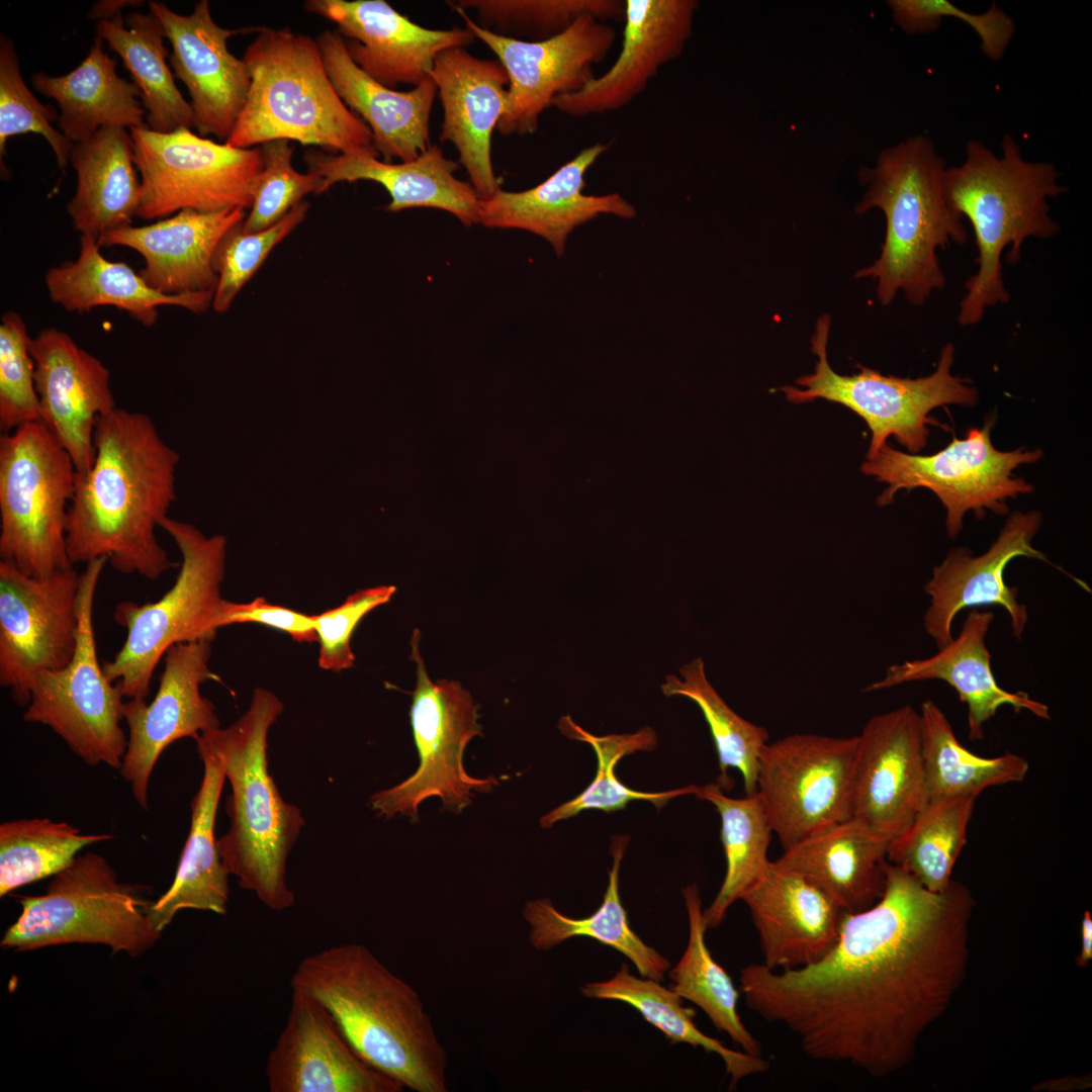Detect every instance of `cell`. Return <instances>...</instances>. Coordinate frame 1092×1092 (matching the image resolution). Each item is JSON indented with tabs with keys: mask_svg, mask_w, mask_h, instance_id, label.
Instances as JSON below:
<instances>
[{
	"mask_svg": "<svg viewBox=\"0 0 1092 1092\" xmlns=\"http://www.w3.org/2000/svg\"><path fill=\"white\" fill-rule=\"evenodd\" d=\"M974 906L962 883L931 892L889 861L882 897L845 914L823 959L790 970L745 966L740 990L808 1058L893 1074L912 1061L966 977Z\"/></svg>",
	"mask_w": 1092,
	"mask_h": 1092,
	"instance_id": "1",
	"label": "cell"
},
{
	"mask_svg": "<svg viewBox=\"0 0 1092 1092\" xmlns=\"http://www.w3.org/2000/svg\"><path fill=\"white\" fill-rule=\"evenodd\" d=\"M93 443L91 468L76 474L69 506V558H105L120 573L157 580L174 566L156 528L176 499L179 454L148 415L117 407L97 419Z\"/></svg>",
	"mask_w": 1092,
	"mask_h": 1092,
	"instance_id": "2",
	"label": "cell"
},
{
	"mask_svg": "<svg viewBox=\"0 0 1092 1092\" xmlns=\"http://www.w3.org/2000/svg\"><path fill=\"white\" fill-rule=\"evenodd\" d=\"M291 987L330 1011L356 1053L416 1092H446L447 1053L417 991L365 945L343 943L304 958Z\"/></svg>",
	"mask_w": 1092,
	"mask_h": 1092,
	"instance_id": "3",
	"label": "cell"
},
{
	"mask_svg": "<svg viewBox=\"0 0 1092 1092\" xmlns=\"http://www.w3.org/2000/svg\"><path fill=\"white\" fill-rule=\"evenodd\" d=\"M946 168L933 142L914 135L884 149L874 167H862L858 173L866 191L855 212L881 209L886 235L880 257L855 277L877 281L883 305L900 290L909 302L921 305L934 290L943 289L945 276L936 251L968 240L963 216L944 193Z\"/></svg>",
	"mask_w": 1092,
	"mask_h": 1092,
	"instance_id": "4",
	"label": "cell"
},
{
	"mask_svg": "<svg viewBox=\"0 0 1092 1092\" xmlns=\"http://www.w3.org/2000/svg\"><path fill=\"white\" fill-rule=\"evenodd\" d=\"M282 710L276 695L257 688L236 722L200 734L219 757L232 790L230 828L217 840L221 859L242 888L275 911L294 903L286 861L305 824L299 808L283 800L268 768V733Z\"/></svg>",
	"mask_w": 1092,
	"mask_h": 1092,
	"instance_id": "5",
	"label": "cell"
},
{
	"mask_svg": "<svg viewBox=\"0 0 1092 1092\" xmlns=\"http://www.w3.org/2000/svg\"><path fill=\"white\" fill-rule=\"evenodd\" d=\"M1001 148L998 157L982 143L970 141L964 163L944 172L946 199L971 222L978 248L979 268L966 281L960 303L962 326L978 324L988 306L1009 301L1001 264L1007 246L1006 260L1014 265L1027 238L1049 239L1059 232L1046 198L1065 192L1058 184L1060 172L1051 163L1025 161L1010 134L1004 135Z\"/></svg>",
	"mask_w": 1092,
	"mask_h": 1092,
	"instance_id": "6",
	"label": "cell"
},
{
	"mask_svg": "<svg viewBox=\"0 0 1092 1092\" xmlns=\"http://www.w3.org/2000/svg\"><path fill=\"white\" fill-rule=\"evenodd\" d=\"M257 33L243 57L251 75L247 102L225 143L249 149L285 140L379 157L370 128L335 90L316 39L288 27Z\"/></svg>",
	"mask_w": 1092,
	"mask_h": 1092,
	"instance_id": "7",
	"label": "cell"
},
{
	"mask_svg": "<svg viewBox=\"0 0 1092 1092\" xmlns=\"http://www.w3.org/2000/svg\"><path fill=\"white\" fill-rule=\"evenodd\" d=\"M177 545L182 563L172 587L156 602L116 605L113 618L126 630L113 659L102 666L107 678L120 685L125 698L146 700L158 663L179 643L210 640L223 627L230 601L221 597L226 540L206 537L191 524L168 516L161 523Z\"/></svg>",
	"mask_w": 1092,
	"mask_h": 1092,
	"instance_id": "8",
	"label": "cell"
},
{
	"mask_svg": "<svg viewBox=\"0 0 1092 1092\" xmlns=\"http://www.w3.org/2000/svg\"><path fill=\"white\" fill-rule=\"evenodd\" d=\"M19 902L21 914L1 940L7 949L100 943L136 957L161 936L149 918L152 902L120 882L108 861L95 852L78 854L54 876L46 894Z\"/></svg>",
	"mask_w": 1092,
	"mask_h": 1092,
	"instance_id": "9",
	"label": "cell"
},
{
	"mask_svg": "<svg viewBox=\"0 0 1092 1092\" xmlns=\"http://www.w3.org/2000/svg\"><path fill=\"white\" fill-rule=\"evenodd\" d=\"M76 468L41 423L0 436V558L42 578L74 567L67 521Z\"/></svg>",
	"mask_w": 1092,
	"mask_h": 1092,
	"instance_id": "10",
	"label": "cell"
},
{
	"mask_svg": "<svg viewBox=\"0 0 1092 1092\" xmlns=\"http://www.w3.org/2000/svg\"><path fill=\"white\" fill-rule=\"evenodd\" d=\"M831 318L821 315L811 337V351L817 356L815 370L803 375L796 383L780 388L792 403H805L823 398L840 403L864 420L872 432L867 459L873 458L889 437L916 453L927 444V424H933L928 414L945 404L973 406L978 400L977 389L966 379L951 374L954 347L946 344L940 353L934 372L916 379L887 376L877 370L857 365L852 375L835 372L827 358Z\"/></svg>",
	"mask_w": 1092,
	"mask_h": 1092,
	"instance_id": "11",
	"label": "cell"
},
{
	"mask_svg": "<svg viewBox=\"0 0 1092 1092\" xmlns=\"http://www.w3.org/2000/svg\"><path fill=\"white\" fill-rule=\"evenodd\" d=\"M106 562L94 559L80 574L75 653L63 668L35 678L23 720L50 727L86 764L120 769L127 746L120 725L125 697L99 663L93 625L94 597Z\"/></svg>",
	"mask_w": 1092,
	"mask_h": 1092,
	"instance_id": "12",
	"label": "cell"
},
{
	"mask_svg": "<svg viewBox=\"0 0 1092 1092\" xmlns=\"http://www.w3.org/2000/svg\"><path fill=\"white\" fill-rule=\"evenodd\" d=\"M418 629L412 637V658L417 663V686L410 716L420 764L410 778L372 795V809L386 819L396 814L419 821V805L440 797L443 808L460 813L472 803L473 791L489 793L499 782L494 777L469 776L463 765L464 749L474 736H483L478 708L458 680L432 681L421 656Z\"/></svg>",
	"mask_w": 1092,
	"mask_h": 1092,
	"instance_id": "13",
	"label": "cell"
},
{
	"mask_svg": "<svg viewBox=\"0 0 1092 1092\" xmlns=\"http://www.w3.org/2000/svg\"><path fill=\"white\" fill-rule=\"evenodd\" d=\"M129 132L141 174L138 217L150 220L183 209L251 207L263 168L260 148L215 143L186 127L164 133L145 126Z\"/></svg>",
	"mask_w": 1092,
	"mask_h": 1092,
	"instance_id": "14",
	"label": "cell"
},
{
	"mask_svg": "<svg viewBox=\"0 0 1092 1092\" xmlns=\"http://www.w3.org/2000/svg\"><path fill=\"white\" fill-rule=\"evenodd\" d=\"M992 426L989 419L982 429H970L965 439L954 437L932 455L907 454L885 444L861 465L864 474L888 484L877 503H892L902 488H929L946 509L945 526L951 538L962 531L964 515L970 510L979 518L985 509L1005 515L1006 498L1032 491V485L1013 477L1012 471L1020 464L1038 461L1042 452L1023 448L998 451L991 442Z\"/></svg>",
	"mask_w": 1092,
	"mask_h": 1092,
	"instance_id": "15",
	"label": "cell"
},
{
	"mask_svg": "<svg viewBox=\"0 0 1092 1092\" xmlns=\"http://www.w3.org/2000/svg\"><path fill=\"white\" fill-rule=\"evenodd\" d=\"M857 736L798 733L766 743L756 793L785 849L851 818Z\"/></svg>",
	"mask_w": 1092,
	"mask_h": 1092,
	"instance_id": "16",
	"label": "cell"
},
{
	"mask_svg": "<svg viewBox=\"0 0 1092 1092\" xmlns=\"http://www.w3.org/2000/svg\"><path fill=\"white\" fill-rule=\"evenodd\" d=\"M79 577L74 567L36 578L0 561V684L26 707L35 678L75 653Z\"/></svg>",
	"mask_w": 1092,
	"mask_h": 1092,
	"instance_id": "17",
	"label": "cell"
},
{
	"mask_svg": "<svg viewBox=\"0 0 1092 1092\" xmlns=\"http://www.w3.org/2000/svg\"><path fill=\"white\" fill-rule=\"evenodd\" d=\"M456 12L508 74L507 107L496 127L507 136L535 133L540 116L556 97L580 89L595 77L594 66L608 56L617 38L615 28L593 14L578 16L552 37L526 41L495 34L466 12Z\"/></svg>",
	"mask_w": 1092,
	"mask_h": 1092,
	"instance_id": "18",
	"label": "cell"
},
{
	"mask_svg": "<svg viewBox=\"0 0 1092 1092\" xmlns=\"http://www.w3.org/2000/svg\"><path fill=\"white\" fill-rule=\"evenodd\" d=\"M927 802L920 712L904 705L873 716L857 736L851 818L889 843Z\"/></svg>",
	"mask_w": 1092,
	"mask_h": 1092,
	"instance_id": "19",
	"label": "cell"
},
{
	"mask_svg": "<svg viewBox=\"0 0 1092 1092\" xmlns=\"http://www.w3.org/2000/svg\"><path fill=\"white\" fill-rule=\"evenodd\" d=\"M210 640L179 643L164 655L158 691L150 703L129 699L123 719L128 729L120 772L141 808L148 810L151 777L162 752L173 742L220 726L215 707L200 686L217 678L209 667Z\"/></svg>",
	"mask_w": 1092,
	"mask_h": 1092,
	"instance_id": "20",
	"label": "cell"
},
{
	"mask_svg": "<svg viewBox=\"0 0 1092 1092\" xmlns=\"http://www.w3.org/2000/svg\"><path fill=\"white\" fill-rule=\"evenodd\" d=\"M150 11L160 20L172 53L170 65L186 86L191 98L194 128L201 136L218 141L231 135L247 102L250 71L243 59L228 49L230 37L257 32V27L228 29L212 18L209 2L196 3L189 15H181L159 1L149 2Z\"/></svg>",
	"mask_w": 1092,
	"mask_h": 1092,
	"instance_id": "21",
	"label": "cell"
},
{
	"mask_svg": "<svg viewBox=\"0 0 1092 1092\" xmlns=\"http://www.w3.org/2000/svg\"><path fill=\"white\" fill-rule=\"evenodd\" d=\"M304 9L334 22L355 64L390 89L416 87L440 53L476 38L467 27L421 26L384 0H307Z\"/></svg>",
	"mask_w": 1092,
	"mask_h": 1092,
	"instance_id": "22",
	"label": "cell"
},
{
	"mask_svg": "<svg viewBox=\"0 0 1092 1092\" xmlns=\"http://www.w3.org/2000/svg\"><path fill=\"white\" fill-rule=\"evenodd\" d=\"M1040 526L1038 512H1015L984 554L973 556L968 548H952L933 568L924 585L930 605L923 615V625L938 649L953 639L951 628L957 615L964 609L982 606L1002 607L1009 615L1013 636L1020 640L1028 621L1027 609L1018 602L1017 588L1008 586L1003 574L1016 557L1049 562L1032 546Z\"/></svg>",
	"mask_w": 1092,
	"mask_h": 1092,
	"instance_id": "23",
	"label": "cell"
},
{
	"mask_svg": "<svg viewBox=\"0 0 1092 1092\" xmlns=\"http://www.w3.org/2000/svg\"><path fill=\"white\" fill-rule=\"evenodd\" d=\"M271 1092H400L404 1088L368 1065L325 1005L292 988L284 1027L266 1064Z\"/></svg>",
	"mask_w": 1092,
	"mask_h": 1092,
	"instance_id": "24",
	"label": "cell"
},
{
	"mask_svg": "<svg viewBox=\"0 0 1092 1092\" xmlns=\"http://www.w3.org/2000/svg\"><path fill=\"white\" fill-rule=\"evenodd\" d=\"M40 423L70 455L78 474L91 468L97 419L116 408L110 371L57 328L29 339Z\"/></svg>",
	"mask_w": 1092,
	"mask_h": 1092,
	"instance_id": "25",
	"label": "cell"
},
{
	"mask_svg": "<svg viewBox=\"0 0 1092 1092\" xmlns=\"http://www.w3.org/2000/svg\"><path fill=\"white\" fill-rule=\"evenodd\" d=\"M619 55L601 76L559 95L552 106L573 117L619 110L647 87L659 69L678 58L693 31L696 0H625Z\"/></svg>",
	"mask_w": 1092,
	"mask_h": 1092,
	"instance_id": "26",
	"label": "cell"
},
{
	"mask_svg": "<svg viewBox=\"0 0 1092 1092\" xmlns=\"http://www.w3.org/2000/svg\"><path fill=\"white\" fill-rule=\"evenodd\" d=\"M430 77L443 107L440 141L449 142L481 200L500 190L491 161L493 130L508 101L509 77L498 60L478 59L464 48L440 53Z\"/></svg>",
	"mask_w": 1092,
	"mask_h": 1092,
	"instance_id": "27",
	"label": "cell"
},
{
	"mask_svg": "<svg viewBox=\"0 0 1092 1092\" xmlns=\"http://www.w3.org/2000/svg\"><path fill=\"white\" fill-rule=\"evenodd\" d=\"M759 938L763 965L798 969L836 944L846 912L800 874L770 860L741 899Z\"/></svg>",
	"mask_w": 1092,
	"mask_h": 1092,
	"instance_id": "28",
	"label": "cell"
},
{
	"mask_svg": "<svg viewBox=\"0 0 1092 1092\" xmlns=\"http://www.w3.org/2000/svg\"><path fill=\"white\" fill-rule=\"evenodd\" d=\"M246 209H183L152 224L127 225L101 236L100 247L123 246L145 259L140 275L154 290L176 295L214 291L213 256L221 239L244 221Z\"/></svg>",
	"mask_w": 1092,
	"mask_h": 1092,
	"instance_id": "29",
	"label": "cell"
},
{
	"mask_svg": "<svg viewBox=\"0 0 1092 1092\" xmlns=\"http://www.w3.org/2000/svg\"><path fill=\"white\" fill-rule=\"evenodd\" d=\"M609 149L595 143L533 188L523 191L498 190L481 200L479 223L489 229H517L547 240L557 256L564 252L569 234L600 214L632 218L636 209L621 195L583 193L585 174Z\"/></svg>",
	"mask_w": 1092,
	"mask_h": 1092,
	"instance_id": "30",
	"label": "cell"
},
{
	"mask_svg": "<svg viewBox=\"0 0 1092 1092\" xmlns=\"http://www.w3.org/2000/svg\"><path fill=\"white\" fill-rule=\"evenodd\" d=\"M316 41L335 90L368 125L382 161H411L432 145L430 117L438 90L431 77L410 91H396L355 64L337 29L323 31Z\"/></svg>",
	"mask_w": 1092,
	"mask_h": 1092,
	"instance_id": "31",
	"label": "cell"
},
{
	"mask_svg": "<svg viewBox=\"0 0 1092 1092\" xmlns=\"http://www.w3.org/2000/svg\"><path fill=\"white\" fill-rule=\"evenodd\" d=\"M989 611L972 610L957 638L923 658L891 665L885 676L872 682L863 692L893 688L902 684L929 679L943 680L958 693L968 707L969 738L984 737V726L1002 706L1016 713L1028 711L1041 719H1051L1049 707L1024 692L1001 688L991 668V654L986 635L993 623Z\"/></svg>",
	"mask_w": 1092,
	"mask_h": 1092,
	"instance_id": "32",
	"label": "cell"
},
{
	"mask_svg": "<svg viewBox=\"0 0 1092 1092\" xmlns=\"http://www.w3.org/2000/svg\"><path fill=\"white\" fill-rule=\"evenodd\" d=\"M308 171L324 178L329 189L339 182L368 180L381 184L390 196L386 210L436 208L456 216L464 225L479 223L481 199L470 182L454 173L460 164L431 145L416 159L387 163L378 157L307 151Z\"/></svg>",
	"mask_w": 1092,
	"mask_h": 1092,
	"instance_id": "33",
	"label": "cell"
},
{
	"mask_svg": "<svg viewBox=\"0 0 1092 1092\" xmlns=\"http://www.w3.org/2000/svg\"><path fill=\"white\" fill-rule=\"evenodd\" d=\"M203 763V776L191 801L189 833L170 888L148 909L153 926L160 932L184 909L211 911L224 915L229 901L230 875L218 849L215 822L225 781L221 761L199 735L194 739Z\"/></svg>",
	"mask_w": 1092,
	"mask_h": 1092,
	"instance_id": "34",
	"label": "cell"
},
{
	"mask_svg": "<svg viewBox=\"0 0 1092 1092\" xmlns=\"http://www.w3.org/2000/svg\"><path fill=\"white\" fill-rule=\"evenodd\" d=\"M888 844L849 818L785 849L775 861L813 883L844 912L855 913L884 893Z\"/></svg>",
	"mask_w": 1092,
	"mask_h": 1092,
	"instance_id": "35",
	"label": "cell"
},
{
	"mask_svg": "<svg viewBox=\"0 0 1092 1092\" xmlns=\"http://www.w3.org/2000/svg\"><path fill=\"white\" fill-rule=\"evenodd\" d=\"M97 239L81 235L76 261L51 267L44 283L50 298L67 311L88 312L102 305L124 310L145 327L158 321L162 305L180 306L195 313L212 305L214 291L163 294L151 288L126 263L112 262L100 253Z\"/></svg>",
	"mask_w": 1092,
	"mask_h": 1092,
	"instance_id": "36",
	"label": "cell"
},
{
	"mask_svg": "<svg viewBox=\"0 0 1092 1092\" xmlns=\"http://www.w3.org/2000/svg\"><path fill=\"white\" fill-rule=\"evenodd\" d=\"M70 163L77 188L67 210L75 230L98 240L131 225L140 204L141 180L129 130L118 126L99 129L74 145Z\"/></svg>",
	"mask_w": 1092,
	"mask_h": 1092,
	"instance_id": "37",
	"label": "cell"
},
{
	"mask_svg": "<svg viewBox=\"0 0 1092 1092\" xmlns=\"http://www.w3.org/2000/svg\"><path fill=\"white\" fill-rule=\"evenodd\" d=\"M104 40L95 35L81 64L62 76L38 72L31 78L33 88L54 99L61 111L59 127L73 144L109 126H148L147 113L139 100L134 83L121 78L115 62L105 53Z\"/></svg>",
	"mask_w": 1092,
	"mask_h": 1092,
	"instance_id": "38",
	"label": "cell"
},
{
	"mask_svg": "<svg viewBox=\"0 0 1092 1092\" xmlns=\"http://www.w3.org/2000/svg\"><path fill=\"white\" fill-rule=\"evenodd\" d=\"M627 841L623 835L612 842L608 887L601 906L592 915L572 918L561 913L550 899L539 898L526 903L523 917L530 926V943L537 950H551L573 937H590L624 954L641 977L661 982L670 962L631 928L619 895V872Z\"/></svg>",
	"mask_w": 1092,
	"mask_h": 1092,
	"instance_id": "39",
	"label": "cell"
},
{
	"mask_svg": "<svg viewBox=\"0 0 1092 1092\" xmlns=\"http://www.w3.org/2000/svg\"><path fill=\"white\" fill-rule=\"evenodd\" d=\"M96 35L110 46L130 73L141 91L149 128L164 133L194 128L191 104L177 88L166 63L164 28L152 12H131L125 20L119 13L99 21Z\"/></svg>",
	"mask_w": 1092,
	"mask_h": 1092,
	"instance_id": "40",
	"label": "cell"
},
{
	"mask_svg": "<svg viewBox=\"0 0 1092 1092\" xmlns=\"http://www.w3.org/2000/svg\"><path fill=\"white\" fill-rule=\"evenodd\" d=\"M580 993L589 999L626 1003L659 1029L671 1043L684 1042L717 1054L725 1064L731 1087L737 1086L748 1076L768 1069V1062L762 1057L729 1049L702 1032L694 1021L695 1010L684 1006L682 998L677 993L662 986L659 981L632 975L625 963L610 979L582 985Z\"/></svg>",
	"mask_w": 1092,
	"mask_h": 1092,
	"instance_id": "41",
	"label": "cell"
},
{
	"mask_svg": "<svg viewBox=\"0 0 1092 1092\" xmlns=\"http://www.w3.org/2000/svg\"><path fill=\"white\" fill-rule=\"evenodd\" d=\"M695 796L713 804L721 819V841L726 857L722 885L703 910L707 929L718 927L731 905L762 875L769 863L767 849L772 830L757 793L735 799L718 784L698 787Z\"/></svg>",
	"mask_w": 1092,
	"mask_h": 1092,
	"instance_id": "42",
	"label": "cell"
},
{
	"mask_svg": "<svg viewBox=\"0 0 1092 1092\" xmlns=\"http://www.w3.org/2000/svg\"><path fill=\"white\" fill-rule=\"evenodd\" d=\"M689 919L687 947L669 971V988L701 1008L714 1026L725 1032L743 1052L762 1057L759 1041L750 1033L737 1011L739 992L731 977L712 957L705 940L707 930L696 883L682 889Z\"/></svg>",
	"mask_w": 1092,
	"mask_h": 1092,
	"instance_id": "43",
	"label": "cell"
},
{
	"mask_svg": "<svg viewBox=\"0 0 1092 1092\" xmlns=\"http://www.w3.org/2000/svg\"><path fill=\"white\" fill-rule=\"evenodd\" d=\"M922 749L928 801L961 795L978 796L987 788L1018 783L1029 763L1015 753L983 757L958 740L943 711L932 700L920 710Z\"/></svg>",
	"mask_w": 1092,
	"mask_h": 1092,
	"instance_id": "44",
	"label": "cell"
},
{
	"mask_svg": "<svg viewBox=\"0 0 1092 1092\" xmlns=\"http://www.w3.org/2000/svg\"><path fill=\"white\" fill-rule=\"evenodd\" d=\"M978 796L929 800L909 827L888 844L887 857L927 890L944 891L967 842L968 826Z\"/></svg>",
	"mask_w": 1092,
	"mask_h": 1092,
	"instance_id": "45",
	"label": "cell"
},
{
	"mask_svg": "<svg viewBox=\"0 0 1092 1092\" xmlns=\"http://www.w3.org/2000/svg\"><path fill=\"white\" fill-rule=\"evenodd\" d=\"M679 674L680 677L674 674L665 677L662 693L666 697H686L701 709L718 756V785L723 790L731 789L727 770L736 768L742 776L746 795L756 793L758 760L768 741L767 730L745 720L725 703L708 680L701 657L682 665Z\"/></svg>",
	"mask_w": 1092,
	"mask_h": 1092,
	"instance_id": "46",
	"label": "cell"
},
{
	"mask_svg": "<svg viewBox=\"0 0 1092 1092\" xmlns=\"http://www.w3.org/2000/svg\"><path fill=\"white\" fill-rule=\"evenodd\" d=\"M558 728L566 737L586 742L593 747L598 768L593 782L583 792L541 817L540 824L543 828H550L556 822L585 810L615 812L635 800L648 801L659 810L669 800L695 795L697 791L698 786L691 785L664 792H641L628 788L618 780L615 767L621 758L636 751L652 750L656 747V733L650 727L634 733L596 736L574 723L570 715H565L559 719Z\"/></svg>",
	"mask_w": 1092,
	"mask_h": 1092,
	"instance_id": "47",
	"label": "cell"
},
{
	"mask_svg": "<svg viewBox=\"0 0 1092 1092\" xmlns=\"http://www.w3.org/2000/svg\"><path fill=\"white\" fill-rule=\"evenodd\" d=\"M107 833L84 834L64 821L23 818L0 824V896L55 876L85 847L110 840Z\"/></svg>",
	"mask_w": 1092,
	"mask_h": 1092,
	"instance_id": "48",
	"label": "cell"
},
{
	"mask_svg": "<svg viewBox=\"0 0 1092 1092\" xmlns=\"http://www.w3.org/2000/svg\"><path fill=\"white\" fill-rule=\"evenodd\" d=\"M447 3L455 11H474L475 22L484 29L526 41L552 37L582 14H593L603 21L624 17V3L617 0H458Z\"/></svg>",
	"mask_w": 1092,
	"mask_h": 1092,
	"instance_id": "49",
	"label": "cell"
},
{
	"mask_svg": "<svg viewBox=\"0 0 1092 1092\" xmlns=\"http://www.w3.org/2000/svg\"><path fill=\"white\" fill-rule=\"evenodd\" d=\"M59 120L55 109L39 102L26 86L13 41L0 36V155H6L9 138L33 132L43 136L52 148L59 168L70 162L75 144L54 127Z\"/></svg>",
	"mask_w": 1092,
	"mask_h": 1092,
	"instance_id": "50",
	"label": "cell"
},
{
	"mask_svg": "<svg viewBox=\"0 0 1092 1092\" xmlns=\"http://www.w3.org/2000/svg\"><path fill=\"white\" fill-rule=\"evenodd\" d=\"M263 168L256 182L253 201L242 222L246 233H258L281 220L307 194L329 189L324 178L297 172L292 166L293 147L289 141L275 140L260 148Z\"/></svg>",
	"mask_w": 1092,
	"mask_h": 1092,
	"instance_id": "51",
	"label": "cell"
},
{
	"mask_svg": "<svg viewBox=\"0 0 1092 1092\" xmlns=\"http://www.w3.org/2000/svg\"><path fill=\"white\" fill-rule=\"evenodd\" d=\"M309 203L302 200L281 220L267 230L246 233L242 222L221 239L213 256V269L218 277L212 307L225 312L235 297L263 264L272 249L286 238L305 218Z\"/></svg>",
	"mask_w": 1092,
	"mask_h": 1092,
	"instance_id": "52",
	"label": "cell"
},
{
	"mask_svg": "<svg viewBox=\"0 0 1092 1092\" xmlns=\"http://www.w3.org/2000/svg\"><path fill=\"white\" fill-rule=\"evenodd\" d=\"M29 335L20 314L8 311L0 325V430L10 433L40 423Z\"/></svg>",
	"mask_w": 1092,
	"mask_h": 1092,
	"instance_id": "53",
	"label": "cell"
},
{
	"mask_svg": "<svg viewBox=\"0 0 1092 1092\" xmlns=\"http://www.w3.org/2000/svg\"><path fill=\"white\" fill-rule=\"evenodd\" d=\"M894 22L906 33H926L937 29L943 17H956L978 34L982 52L1000 60L1015 32L1014 20L995 4L983 13L964 11L946 0H890Z\"/></svg>",
	"mask_w": 1092,
	"mask_h": 1092,
	"instance_id": "54",
	"label": "cell"
},
{
	"mask_svg": "<svg viewBox=\"0 0 1092 1092\" xmlns=\"http://www.w3.org/2000/svg\"><path fill=\"white\" fill-rule=\"evenodd\" d=\"M394 585H378L357 590L340 606L312 615L320 643L318 665L341 671L354 665L351 638L360 621L375 608L390 601Z\"/></svg>",
	"mask_w": 1092,
	"mask_h": 1092,
	"instance_id": "55",
	"label": "cell"
},
{
	"mask_svg": "<svg viewBox=\"0 0 1092 1092\" xmlns=\"http://www.w3.org/2000/svg\"><path fill=\"white\" fill-rule=\"evenodd\" d=\"M240 623L265 625L289 634L297 642L317 641L312 615L270 604L263 598L249 603H229L223 616V627Z\"/></svg>",
	"mask_w": 1092,
	"mask_h": 1092,
	"instance_id": "56",
	"label": "cell"
},
{
	"mask_svg": "<svg viewBox=\"0 0 1092 1092\" xmlns=\"http://www.w3.org/2000/svg\"><path fill=\"white\" fill-rule=\"evenodd\" d=\"M141 5H143V1L102 0V1L95 2L92 5L88 16L91 19L98 20V22L102 21V20H110V19L114 18L116 15H118L119 13H121L122 8H124L126 6H138L139 7Z\"/></svg>",
	"mask_w": 1092,
	"mask_h": 1092,
	"instance_id": "57",
	"label": "cell"
},
{
	"mask_svg": "<svg viewBox=\"0 0 1092 1092\" xmlns=\"http://www.w3.org/2000/svg\"><path fill=\"white\" fill-rule=\"evenodd\" d=\"M1092 960V919L1089 911H1085L1081 922V948L1077 957V965L1086 967Z\"/></svg>",
	"mask_w": 1092,
	"mask_h": 1092,
	"instance_id": "58",
	"label": "cell"
}]
</instances>
